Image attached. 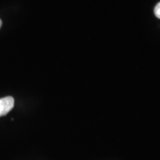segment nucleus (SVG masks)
<instances>
[{
  "label": "nucleus",
  "instance_id": "obj_1",
  "mask_svg": "<svg viewBox=\"0 0 160 160\" xmlns=\"http://www.w3.org/2000/svg\"><path fill=\"white\" fill-rule=\"evenodd\" d=\"M14 99L12 97H6L0 99V117L5 116L13 109Z\"/></svg>",
  "mask_w": 160,
  "mask_h": 160
},
{
  "label": "nucleus",
  "instance_id": "obj_2",
  "mask_svg": "<svg viewBox=\"0 0 160 160\" xmlns=\"http://www.w3.org/2000/svg\"><path fill=\"white\" fill-rule=\"evenodd\" d=\"M154 13L156 17L160 19V2H159L157 5H156L154 8Z\"/></svg>",
  "mask_w": 160,
  "mask_h": 160
},
{
  "label": "nucleus",
  "instance_id": "obj_3",
  "mask_svg": "<svg viewBox=\"0 0 160 160\" xmlns=\"http://www.w3.org/2000/svg\"><path fill=\"white\" fill-rule=\"evenodd\" d=\"M2 20L0 19V28H1V27H2Z\"/></svg>",
  "mask_w": 160,
  "mask_h": 160
}]
</instances>
